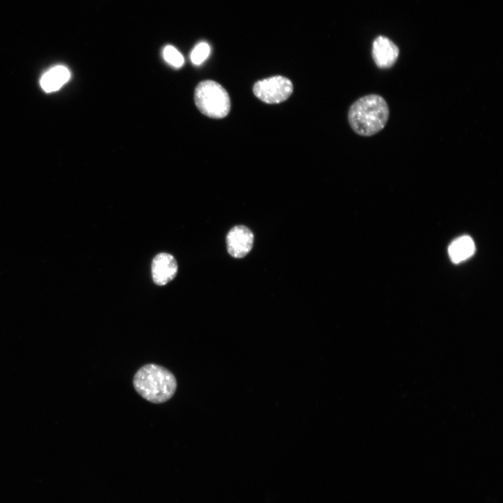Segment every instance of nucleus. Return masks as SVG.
Listing matches in <instances>:
<instances>
[{
	"mask_svg": "<svg viewBox=\"0 0 503 503\" xmlns=\"http://www.w3.org/2000/svg\"><path fill=\"white\" fill-rule=\"evenodd\" d=\"M210 46L206 43L198 44L191 53V60L196 65L202 64L209 56Z\"/></svg>",
	"mask_w": 503,
	"mask_h": 503,
	"instance_id": "nucleus-11",
	"label": "nucleus"
},
{
	"mask_svg": "<svg viewBox=\"0 0 503 503\" xmlns=\"http://www.w3.org/2000/svg\"><path fill=\"white\" fill-rule=\"evenodd\" d=\"M399 55L398 46L385 36H378L372 44V57L376 65L381 68L391 67Z\"/></svg>",
	"mask_w": 503,
	"mask_h": 503,
	"instance_id": "nucleus-7",
	"label": "nucleus"
},
{
	"mask_svg": "<svg viewBox=\"0 0 503 503\" xmlns=\"http://www.w3.org/2000/svg\"><path fill=\"white\" fill-rule=\"evenodd\" d=\"M226 240L228 254L235 258H242L252 248L254 235L247 227L239 225L230 230Z\"/></svg>",
	"mask_w": 503,
	"mask_h": 503,
	"instance_id": "nucleus-5",
	"label": "nucleus"
},
{
	"mask_svg": "<svg viewBox=\"0 0 503 503\" xmlns=\"http://www.w3.org/2000/svg\"><path fill=\"white\" fill-rule=\"evenodd\" d=\"M194 101L200 112L211 118H223L230 112L231 101L228 92L213 80H204L197 85Z\"/></svg>",
	"mask_w": 503,
	"mask_h": 503,
	"instance_id": "nucleus-3",
	"label": "nucleus"
},
{
	"mask_svg": "<svg viewBox=\"0 0 503 503\" xmlns=\"http://www.w3.org/2000/svg\"><path fill=\"white\" fill-rule=\"evenodd\" d=\"M68 69L64 66H56L45 72L41 77L40 84L46 92L60 89L70 78Z\"/></svg>",
	"mask_w": 503,
	"mask_h": 503,
	"instance_id": "nucleus-8",
	"label": "nucleus"
},
{
	"mask_svg": "<svg viewBox=\"0 0 503 503\" xmlns=\"http://www.w3.org/2000/svg\"><path fill=\"white\" fill-rule=\"evenodd\" d=\"M389 108L385 99L378 94H370L356 101L348 112V120L357 134L370 136L386 126Z\"/></svg>",
	"mask_w": 503,
	"mask_h": 503,
	"instance_id": "nucleus-2",
	"label": "nucleus"
},
{
	"mask_svg": "<svg viewBox=\"0 0 503 503\" xmlns=\"http://www.w3.org/2000/svg\"><path fill=\"white\" fill-rule=\"evenodd\" d=\"M474 250L473 240L468 235H463L451 242L449 247V254L451 261L458 263L470 257Z\"/></svg>",
	"mask_w": 503,
	"mask_h": 503,
	"instance_id": "nucleus-9",
	"label": "nucleus"
},
{
	"mask_svg": "<svg viewBox=\"0 0 503 503\" xmlns=\"http://www.w3.org/2000/svg\"><path fill=\"white\" fill-rule=\"evenodd\" d=\"M133 385L143 398L154 404L169 400L177 386L175 375L169 370L154 363L140 367L134 374Z\"/></svg>",
	"mask_w": 503,
	"mask_h": 503,
	"instance_id": "nucleus-1",
	"label": "nucleus"
},
{
	"mask_svg": "<svg viewBox=\"0 0 503 503\" xmlns=\"http://www.w3.org/2000/svg\"><path fill=\"white\" fill-rule=\"evenodd\" d=\"M163 57L168 64L176 68H180L184 64L182 54L171 45H168L164 48Z\"/></svg>",
	"mask_w": 503,
	"mask_h": 503,
	"instance_id": "nucleus-10",
	"label": "nucleus"
},
{
	"mask_svg": "<svg viewBox=\"0 0 503 503\" xmlns=\"http://www.w3.org/2000/svg\"><path fill=\"white\" fill-rule=\"evenodd\" d=\"M291 81L282 75H275L257 81L253 87L254 95L268 104L282 103L292 94Z\"/></svg>",
	"mask_w": 503,
	"mask_h": 503,
	"instance_id": "nucleus-4",
	"label": "nucleus"
},
{
	"mask_svg": "<svg viewBox=\"0 0 503 503\" xmlns=\"http://www.w3.org/2000/svg\"><path fill=\"white\" fill-rule=\"evenodd\" d=\"M177 264L175 258L167 253H160L153 259L152 275L154 282L159 286L165 285L176 276Z\"/></svg>",
	"mask_w": 503,
	"mask_h": 503,
	"instance_id": "nucleus-6",
	"label": "nucleus"
}]
</instances>
